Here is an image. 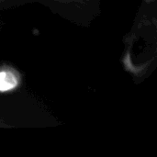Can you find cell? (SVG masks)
<instances>
[{"instance_id":"1","label":"cell","mask_w":157,"mask_h":157,"mask_svg":"<svg viewBox=\"0 0 157 157\" xmlns=\"http://www.w3.org/2000/svg\"><path fill=\"white\" fill-rule=\"evenodd\" d=\"M20 84V75L10 66L0 67V92H9L18 87Z\"/></svg>"},{"instance_id":"2","label":"cell","mask_w":157,"mask_h":157,"mask_svg":"<svg viewBox=\"0 0 157 157\" xmlns=\"http://www.w3.org/2000/svg\"><path fill=\"white\" fill-rule=\"evenodd\" d=\"M56 1L66 3V4H71V3H74V4H84L87 0H56Z\"/></svg>"},{"instance_id":"3","label":"cell","mask_w":157,"mask_h":157,"mask_svg":"<svg viewBox=\"0 0 157 157\" xmlns=\"http://www.w3.org/2000/svg\"><path fill=\"white\" fill-rule=\"evenodd\" d=\"M5 0H0V3H2V2H4Z\"/></svg>"}]
</instances>
